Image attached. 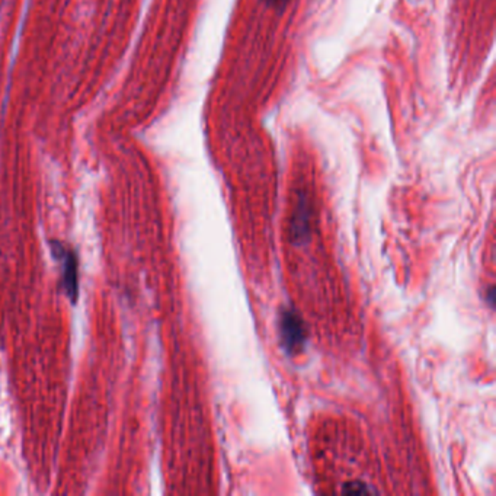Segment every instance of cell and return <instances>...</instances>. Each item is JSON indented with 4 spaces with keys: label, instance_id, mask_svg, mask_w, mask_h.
Instances as JSON below:
<instances>
[{
    "label": "cell",
    "instance_id": "6da1fadb",
    "mask_svg": "<svg viewBox=\"0 0 496 496\" xmlns=\"http://www.w3.org/2000/svg\"><path fill=\"white\" fill-rule=\"evenodd\" d=\"M54 256L63 264V280L62 285L66 290L67 296L75 300L77 296V262L75 258V253L69 249H66L60 243H51Z\"/></svg>",
    "mask_w": 496,
    "mask_h": 496
},
{
    "label": "cell",
    "instance_id": "7a4b0ae2",
    "mask_svg": "<svg viewBox=\"0 0 496 496\" xmlns=\"http://www.w3.org/2000/svg\"><path fill=\"white\" fill-rule=\"evenodd\" d=\"M285 338H287V342L290 346H293V345H297V342L300 341V329H299V325L294 324V320H291V319H287L285 320Z\"/></svg>",
    "mask_w": 496,
    "mask_h": 496
},
{
    "label": "cell",
    "instance_id": "3957f363",
    "mask_svg": "<svg viewBox=\"0 0 496 496\" xmlns=\"http://www.w3.org/2000/svg\"><path fill=\"white\" fill-rule=\"evenodd\" d=\"M268 4H272V5H277L278 2H285V0H267Z\"/></svg>",
    "mask_w": 496,
    "mask_h": 496
}]
</instances>
